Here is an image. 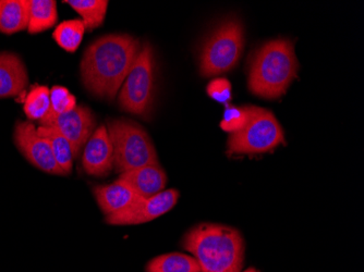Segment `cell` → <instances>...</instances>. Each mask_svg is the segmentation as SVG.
<instances>
[{
    "label": "cell",
    "mask_w": 364,
    "mask_h": 272,
    "mask_svg": "<svg viewBox=\"0 0 364 272\" xmlns=\"http://www.w3.org/2000/svg\"><path fill=\"white\" fill-rule=\"evenodd\" d=\"M141 47L140 40L128 34H108L94 40L85 49L80 65L85 89L95 97L114 99Z\"/></svg>",
    "instance_id": "cell-1"
},
{
    "label": "cell",
    "mask_w": 364,
    "mask_h": 272,
    "mask_svg": "<svg viewBox=\"0 0 364 272\" xmlns=\"http://www.w3.org/2000/svg\"><path fill=\"white\" fill-rule=\"evenodd\" d=\"M182 247L196 259L201 272H242L245 244L237 229L198 224L186 233Z\"/></svg>",
    "instance_id": "cell-2"
},
{
    "label": "cell",
    "mask_w": 364,
    "mask_h": 272,
    "mask_svg": "<svg viewBox=\"0 0 364 272\" xmlns=\"http://www.w3.org/2000/svg\"><path fill=\"white\" fill-rule=\"evenodd\" d=\"M298 69L294 43L284 38L269 40L252 57L247 87L255 95L276 99L286 93Z\"/></svg>",
    "instance_id": "cell-3"
},
{
    "label": "cell",
    "mask_w": 364,
    "mask_h": 272,
    "mask_svg": "<svg viewBox=\"0 0 364 272\" xmlns=\"http://www.w3.org/2000/svg\"><path fill=\"white\" fill-rule=\"evenodd\" d=\"M108 134L114 151V169L122 173L145 165H159L156 149L146 131L124 119L108 120Z\"/></svg>",
    "instance_id": "cell-4"
},
{
    "label": "cell",
    "mask_w": 364,
    "mask_h": 272,
    "mask_svg": "<svg viewBox=\"0 0 364 272\" xmlns=\"http://www.w3.org/2000/svg\"><path fill=\"white\" fill-rule=\"evenodd\" d=\"M285 143L283 128L276 116L264 108L249 106V120L242 130L229 135L227 153L263 154Z\"/></svg>",
    "instance_id": "cell-5"
},
{
    "label": "cell",
    "mask_w": 364,
    "mask_h": 272,
    "mask_svg": "<svg viewBox=\"0 0 364 272\" xmlns=\"http://www.w3.org/2000/svg\"><path fill=\"white\" fill-rule=\"evenodd\" d=\"M155 96V54L152 45L144 43L127 75L119 93L124 111L136 116L150 114Z\"/></svg>",
    "instance_id": "cell-6"
},
{
    "label": "cell",
    "mask_w": 364,
    "mask_h": 272,
    "mask_svg": "<svg viewBox=\"0 0 364 272\" xmlns=\"http://www.w3.org/2000/svg\"><path fill=\"white\" fill-rule=\"evenodd\" d=\"M245 45L242 24L228 20L206 40L200 57V72L210 77L231 70L238 63Z\"/></svg>",
    "instance_id": "cell-7"
},
{
    "label": "cell",
    "mask_w": 364,
    "mask_h": 272,
    "mask_svg": "<svg viewBox=\"0 0 364 272\" xmlns=\"http://www.w3.org/2000/svg\"><path fill=\"white\" fill-rule=\"evenodd\" d=\"M179 195L177 190L169 189L153 197L144 198L139 196L130 206L122 212L106 217V224L112 226H136L146 224L171 212L177 204Z\"/></svg>",
    "instance_id": "cell-8"
},
{
    "label": "cell",
    "mask_w": 364,
    "mask_h": 272,
    "mask_svg": "<svg viewBox=\"0 0 364 272\" xmlns=\"http://www.w3.org/2000/svg\"><path fill=\"white\" fill-rule=\"evenodd\" d=\"M14 144L24 158L43 173L65 175L57 165L48 141L38 134V128L28 121H18L14 128Z\"/></svg>",
    "instance_id": "cell-9"
},
{
    "label": "cell",
    "mask_w": 364,
    "mask_h": 272,
    "mask_svg": "<svg viewBox=\"0 0 364 272\" xmlns=\"http://www.w3.org/2000/svg\"><path fill=\"white\" fill-rule=\"evenodd\" d=\"M43 126L56 129L71 143L75 157H77L96 130V119L89 107L80 105L56 116L47 126Z\"/></svg>",
    "instance_id": "cell-10"
},
{
    "label": "cell",
    "mask_w": 364,
    "mask_h": 272,
    "mask_svg": "<svg viewBox=\"0 0 364 272\" xmlns=\"http://www.w3.org/2000/svg\"><path fill=\"white\" fill-rule=\"evenodd\" d=\"M82 165L87 175L107 177L114 169V151L106 126H98L85 144Z\"/></svg>",
    "instance_id": "cell-11"
},
{
    "label": "cell",
    "mask_w": 364,
    "mask_h": 272,
    "mask_svg": "<svg viewBox=\"0 0 364 272\" xmlns=\"http://www.w3.org/2000/svg\"><path fill=\"white\" fill-rule=\"evenodd\" d=\"M28 83V70L20 56L14 53H0V98L19 96Z\"/></svg>",
    "instance_id": "cell-12"
},
{
    "label": "cell",
    "mask_w": 364,
    "mask_h": 272,
    "mask_svg": "<svg viewBox=\"0 0 364 272\" xmlns=\"http://www.w3.org/2000/svg\"><path fill=\"white\" fill-rule=\"evenodd\" d=\"M120 180L126 182L141 197L149 198L165 191L167 175L159 165H145L122 173Z\"/></svg>",
    "instance_id": "cell-13"
},
{
    "label": "cell",
    "mask_w": 364,
    "mask_h": 272,
    "mask_svg": "<svg viewBox=\"0 0 364 272\" xmlns=\"http://www.w3.org/2000/svg\"><path fill=\"white\" fill-rule=\"evenodd\" d=\"M93 194L98 207L106 217L122 212L139 197L138 194L120 179L112 184L95 186Z\"/></svg>",
    "instance_id": "cell-14"
},
{
    "label": "cell",
    "mask_w": 364,
    "mask_h": 272,
    "mask_svg": "<svg viewBox=\"0 0 364 272\" xmlns=\"http://www.w3.org/2000/svg\"><path fill=\"white\" fill-rule=\"evenodd\" d=\"M30 0H0V32L14 34L28 30Z\"/></svg>",
    "instance_id": "cell-15"
},
{
    "label": "cell",
    "mask_w": 364,
    "mask_h": 272,
    "mask_svg": "<svg viewBox=\"0 0 364 272\" xmlns=\"http://www.w3.org/2000/svg\"><path fill=\"white\" fill-rule=\"evenodd\" d=\"M38 132L41 136L48 141L59 168L63 170L65 175H70L73 171V161L77 158L71 143L53 126H40L38 128Z\"/></svg>",
    "instance_id": "cell-16"
},
{
    "label": "cell",
    "mask_w": 364,
    "mask_h": 272,
    "mask_svg": "<svg viewBox=\"0 0 364 272\" xmlns=\"http://www.w3.org/2000/svg\"><path fill=\"white\" fill-rule=\"evenodd\" d=\"M58 21L55 0H30L28 32L38 34L52 28Z\"/></svg>",
    "instance_id": "cell-17"
},
{
    "label": "cell",
    "mask_w": 364,
    "mask_h": 272,
    "mask_svg": "<svg viewBox=\"0 0 364 272\" xmlns=\"http://www.w3.org/2000/svg\"><path fill=\"white\" fill-rule=\"evenodd\" d=\"M146 272H201L193 256L182 253L159 255L146 265Z\"/></svg>",
    "instance_id": "cell-18"
},
{
    "label": "cell",
    "mask_w": 364,
    "mask_h": 272,
    "mask_svg": "<svg viewBox=\"0 0 364 272\" xmlns=\"http://www.w3.org/2000/svg\"><path fill=\"white\" fill-rule=\"evenodd\" d=\"M73 10L81 16L85 30H95L103 24L107 12V0H65Z\"/></svg>",
    "instance_id": "cell-19"
},
{
    "label": "cell",
    "mask_w": 364,
    "mask_h": 272,
    "mask_svg": "<svg viewBox=\"0 0 364 272\" xmlns=\"http://www.w3.org/2000/svg\"><path fill=\"white\" fill-rule=\"evenodd\" d=\"M85 26L82 20H67L61 22L53 33V38L65 52L75 53L85 36Z\"/></svg>",
    "instance_id": "cell-20"
},
{
    "label": "cell",
    "mask_w": 364,
    "mask_h": 272,
    "mask_svg": "<svg viewBox=\"0 0 364 272\" xmlns=\"http://www.w3.org/2000/svg\"><path fill=\"white\" fill-rule=\"evenodd\" d=\"M50 109V89L45 85H33L24 100L23 110L31 120H42Z\"/></svg>",
    "instance_id": "cell-21"
},
{
    "label": "cell",
    "mask_w": 364,
    "mask_h": 272,
    "mask_svg": "<svg viewBox=\"0 0 364 272\" xmlns=\"http://www.w3.org/2000/svg\"><path fill=\"white\" fill-rule=\"evenodd\" d=\"M77 106V99L68 89L56 85L50 89V109L48 114L40 121L41 126H47L53 119L70 111Z\"/></svg>",
    "instance_id": "cell-22"
},
{
    "label": "cell",
    "mask_w": 364,
    "mask_h": 272,
    "mask_svg": "<svg viewBox=\"0 0 364 272\" xmlns=\"http://www.w3.org/2000/svg\"><path fill=\"white\" fill-rule=\"evenodd\" d=\"M249 120V106L243 107H237V106L226 105L223 116L220 128L225 132L232 133L239 132L245 128Z\"/></svg>",
    "instance_id": "cell-23"
},
{
    "label": "cell",
    "mask_w": 364,
    "mask_h": 272,
    "mask_svg": "<svg viewBox=\"0 0 364 272\" xmlns=\"http://www.w3.org/2000/svg\"><path fill=\"white\" fill-rule=\"evenodd\" d=\"M206 93L215 102L228 105L231 98H232V89H231L230 82L224 77L213 80L206 87Z\"/></svg>",
    "instance_id": "cell-24"
},
{
    "label": "cell",
    "mask_w": 364,
    "mask_h": 272,
    "mask_svg": "<svg viewBox=\"0 0 364 272\" xmlns=\"http://www.w3.org/2000/svg\"><path fill=\"white\" fill-rule=\"evenodd\" d=\"M242 272H259L257 271V269H255V268H249V269H247V270H245V271H242Z\"/></svg>",
    "instance_id": "cell-25"
}]
</instances>
